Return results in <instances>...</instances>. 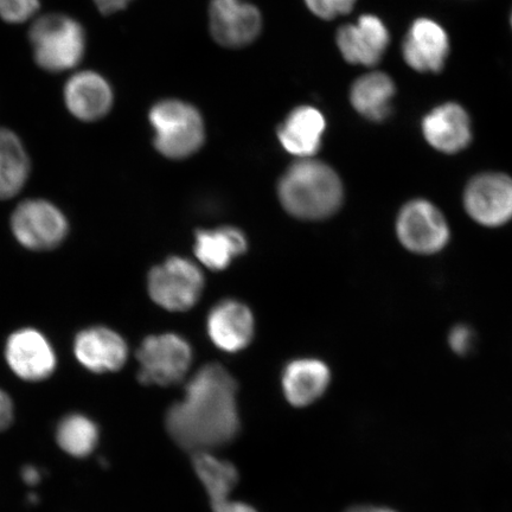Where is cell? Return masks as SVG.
I'll return each instance as SVG.
<instances>
[{
  "label": "cell",
  "instance_id": "8",
  "mask_svg": "<svg viewBox=\"0 0 512 512\" xmlns=\"http://www.w3.org/2000/svg\"><path fill=\"white\" fill-rule=\"evenodd\" d=\"M396 232L403 246L416 254H434L450 240V228L441 211L431 202L414 200L400 211Z\"/></svg>",
  "mask_w": 512,
  "mask_h": 512
},
{
  "label": "cell",
  "instance_id": "21",
  "mask_svg": "<svg viewBox=\"0 0 512 512\" xmlns=\"http://www.w3.org/2000/svg\"><path fill=\"white\" fill-rule=\"evenodd\" d=\"M30 176V158L15 132L0 127V200L15 197Z\"/></svg>",
  "mask_w": 512,
  "mask_h": 512
},
{
  "label": "cell",
  "instance_id": "14",
  "mask_svg": "<svg viewBox=\"0 0 512 512\" xmlns=\"http://www.w3.org/2000/svg\"><path fill=\"white\" fill-rule=\"evenodd\" d=\"M74 355L83 368L94 374L115 373L125 366L128 347L118 332L106 326H92L76 335Z\"/></svg>",
  "mask_w": 512,
  "mask_h": 512
},
{
  "label": "cell",
  "instance_id": "13",
  "mask_svg": "<svg viewBox=\"0 0 512 512\" xmlns=\"http://www.w3.org/2000/svg\"><path fill=\"white\" fill-rule=\"evenodd\" d=\"M390 43L387 25L380 17L363 15L355 24L338 30L337 46L345 60L373 67L382 60Z\"/></svg>",
  "mask_w": 512,
  "mask_h": 512
},
{
  "label": "cell",
  "instance_id": "22",
  "mask_svg": "<svg viewBox=\"0 0 512 512\" xmlns=\"http://www.w3.org/2000/svg\"><path fill=\"white\" fill-rule=\"evenodd\" d=\"M247 241L239 229L224 227L200 230L196 234L195 254L210 270L221 271L246 252Z\"/></svg>",
  "mask_w": 512,
  "mask_h": 512
},
{
  "label": "cell",
  "instance_id": "7",
  "mask_svg": "<svg viewBox=\"0 0 512 512\" xmlns=\"http://www.w3.org/2000/svg\"><path fill=\"white\" fill-rule=\"evenodd\" d=\"M203 275L187 259L170 258L150 272L147 288L153 302L169 311H187L200 299Z\"/></svg>",
  "mask_w": 512,
  "mask_h": 512
},
{
  "label": "cell",
  "instance_id": "15",
  "mask_svg": "<svg viewBox=\"0 0 512 512\" xmlns=\"http://www.w3.org/2000/svg\"><path fill=\"white\" fill-rule=\"evenodd\" d=\"M421 131L434 150L454 155L472 142L469 113L457 102H445L428 112L421 121Z\"/></svg>",
  "mask_w": 512,
  "mask_h": 512
},
{
  "label": "cell",
  "instance_id": "16",
  "mask_svg": "<svg viewBox=\"0 0 512 512\" xmlns=\"http://www.w3.org/2000/svg\"><path fill=\"white\" fill-rule=\"evenodd\" d=\"M64 100L75 118L93 123L111 112L114 94L104 76L87 70L68 80L64 87Z\"/></svg>",
  "mask_w": 512,
  "mask_h": 512
},
{
  "label": "cell",
  "instance_id": "30",
  "mask_svg": "<svg viewBox=\"0 0 512 512\" xmlns=\"http://www.w3.org/2000/svg\"><path fill=\"white\" fill-rule=\"evenodd\" d=\"M132 0H94L96 8L102 15H113L115 12L124 10Z\"/></svg>",
  "mask_w": 512,
  "mask_h": 512
},
{
  "label": "cell",
  "instance_id": "18",
  "mask_svg": "<svg viewBox=\"0 0 512 512\" xmlns=\"http://www.w3.org/2000/svg\"><path fill=\"white\" fill-rule=\"evenodd\" d=\"M325 126L324 115L317 108L298 107L279 127L278 138L291 155L302 159L311 158L322 146Z\"/></svg>",
  "mask_w": 512,
  "mask_h": 512
},
{
  "label": "cell",
  "instance_id": "11",
  "mask_svg": "<svg viewBox=\"0 0 512 512\" xmlns=\"http://www.w3.org/2000/svg\"><path fill=\"white\" fill-rule=\"evenodd\" d=\"M209 17L211 35L227 48L248 46L262 28L259 10L242 0H211Z\"/></svg>",
  "mask_w": 512,
  "mask_h": 512
},
{
  "label": "cell",
  "instance_id": "20",
  "mask_svg": "<svg viewBox=\"0 0 512 512\" xmlns=\"http://www.w3.org/2000/svg\"><path fill=\"white\" fill-rule=\"evenodd\" d=\"M396 93L395 83L386 73L374 72L361 76L351 87L352 107L371 121L386 120L392 112Z\"/></svg>",
  "mask_w": 512,
  "mask_h": 512
},
{
  "label": "cell",
  "instance_id": "6",
  "mask_svg": "<svg viewBox=\"0 0 512 512\" xmlns=\"http://www.w3.org/2000/svg\"><path fill=\"white\" fill-rule=\"evenodd\" d=\"M16 240L30 251L46 252L59 247L68 235V221L62 211L46 200H27L11 216Z\"/></svg>",
  "mask_w": 512,
  "mask_h": 512
},
{
  "label": "cell",
  "instance_id": "1",
  "mask_svg": "<svg viewBox=\"0 0 512 512\" xmlns=\"http://www.w3.org/2000/svg\"><path fill=\"white\" fill-rule=\"evenodd\" d=\"M238 383L220 364H208L185 387L183 401L176 402L165 416L172 440L192 453L209 452L226 446L241 430Z\"/></svg>",
  "mask_w": 512,
  "mask_h": 512
},
{
  "label": "cell",
  "instance_id": "26",
  "mask_svg": "<svg viewBox=\"0 0 512 512\" xmlns=\"http://www.w3.org/2000/svg\"><path fill=\"white\" fill-rule=\"evenodd\" d=\"M357 0H305L312 14L322 19H334L349 14Z\"/></svg>",
  "mask_w": 512,
  "mask_h": 512
},
{
  "label": "cell",
  "instance_id": "27",
  "mask_svg": "<svg viewBox=\"0 0 512 512\" xmlns=\"http://www.w3.org/2000/svg\"><path fill=\"white\" fill-rule=\"evenodd\" d=\"M473 341H475V336L465 325H457L448 336V344L452 351L460 356L469 354L473 347Z\"/></svg>",
  "mask_w": 512,
  "mask_h": 512
},
{
  "label": "cell",
  "instance_id": "10",
  "mask_svg": "<svg viewBox=\"0 0 512 512\" xmlns=\"http://www.w3.org/2000/svg\"><path fill=\"white\" fill-rule=\"evenodd\" d=\"M5 361L18 379L48 380L55 373L57 357L47 337L35 329L14 332L5 345Z\"/></svg>",
  "mask_w": 512,
  "mask_h": 512
},
{
  "label": "cell",
  "instance_id": "9",
  "mask_svg": "<svg viewBox=\"0 0 512 512\" xmlns=\"http://www.w3.org/2000/svg\"><path fill=\"white\" fill-rule=\"evenodd\" d=\"M464 206L482 226H503L512 219V178L501 172L476 176L467 184Z\"/></svg>",
  "mask_w": 512,
  "mask_h": 512
},
{
  "label": "cell",
  "instance_id": "33",
  "mask_svg": "<svg viewBox=\"0 0 512 512\" xmlns=\"http://www.w3.org/2000/svg\"><path fill=\"white\" fill-rule=\"evenodd\" d=\"M510 23H511V28H512V12H511Z\"/></svg>",
  "mask_w": 512,
  "mask_h": 512
},
{
  "label": "cell",
  "instance_id": "2",
  "mask_svg": "<svg viewBox=\"0 0 512 512\" xmlns=\"http://www.w3.org/2000/svg\"><path fill=\"white\" fill-rule=\"evenodd\" d=\"M284 208L302 220H323L334 215L343 201V185L329 165L311 158L300 159L279 183Z\"/></svg>",
  "mask_w": 512,
  "mask_h": 512
},
{
  "label": "cell",
  "instance_id": "17",
  "mask_svg": "<svg viewBox=\"0 0 512 512\" xmlns=\"http://www.w3.org/2000/svg\"><path fill=\"white\" fill-rule=\"evenodd\" d=\"M211 341L223 351L238 352L248 347L254 336V318L246 305L226 300L216 305L208 318Z\"/></svg>",
  "mask_w": 512,
  "mask_h": 512
},
{
  "label": "cell",
  "instance_id": "32",
  "mask_svg": "<svg viewBox=\"0 0 512 512\" xmlns=\"http://www.w3.org/2000/svg\"><path fill=\"white\" fill-rule=\"evenodd\" d=\"M345 512H398L390 508L370 507V505H356Z\"/></svg>",
  "mask_w": 512,
  "mask_h": 512
},
{
  "label": "cell",
  "instance_id": "19",
  "mask_svg": "<svg viewBox=\"0 0 512 512\" xmlns=\"http://www.w3.org/2000/svg\"><path fill=\"white\" fill-rule=\"evenodd\" d=\"M331 374L328 366L313 358L288 363L283 374L285 398L294 407H306L322 398Z\"/></svg>",
  "mask_w": 512,
  "mask_h": 512
},
{
  "label": "cell",
  "instance_id": "28",
  "mask_svg": "<svg viewBox=\"0 0 512 512\" xmlns=\"http://www.w3.org/2000/svg\"><path fill=\"white\" fill-rule=\"evenodd\" d=\"M15 419V406L10 395L0 389V432L8 430Z\"/></svg>",
  "mask_w": 512,
  "mask_h": 512
},
{
  "label": "cell",
  "instance_id": "24",
  "mask_svg": "<svg viewBox=\"0 0 512 512\" xmlns=\"http://www.w3.org/2000/svg\"><path fill=\"white\" fill-rule=\"evenodd\" d=\"M192 466L210 497V502L226 499L239 482V472L233 464L211 456L209 452L192 453Z\"/></svg>",
  "mask_w": 512,
  "mask_h": 512
},
{
  "label": "cell",
  "instance_id": "29",
  "mask_svg": "<svg viewBox=\"0 0 512 512\" xmlns=\"http://www.w3.org/2000/svg\"><path fill=\"white\" fill-rule=\"evenodd\" d=\"M211 508L214 512H258L251 505L229 501V499H222V501L211 502Z\"/></svg>",
  "mask_w": 512,
  "mask_h": 512
},
{
  "label": "cell",
  "instance_id": "3",
  "mask_svg": "<svg viewBox=\"0 0 512 512\" xmlns=\"http://www.w3.org/2000/svg\"><path fill=\"white\" fill-rule=\"evenodd\" d=\"M29 41L37 66L49 73L72 69L86 53V31L75 18L48 14L31 25Z\"/></svg>",
  "mask_w": 512,
  "mask_h": 512
},
{
  "label": "cell",
  "instance_id": "23",
  "mask_svg": "<svg viewBox=\"0 0 512 512\" xmlns=\"http://www.w3.org/2000/svg\"><path fill=\"white\" fill-rule=\"evenodd\" d=\"M99 439V427L87 415L73 413L64 416L56 428L57 445L70 457L91 456Z\"/></svg>",
  "mask_w": 512,
  "mask_h": 512
},
{
  "label": "cell",
  "instance_id": "5",
  "mask_svg": "<svg viewBox=\"0 0 512 512\" xmlns=\"http://www.w3.org/2000/svg\"><path fill=\"white\" fill-rule=\"evenodd\" d=\"M138 380L145 386H171L184 379L191 366L192 351L185 339L174 334L150 336L137 351Z\"/></svg>",
  "mask_w": 512,
  "mask_h": 512
},
{
  "label": "cell",
  "instance_id": "12",
  "mask_svg": "<svg viewBox=\"0 0 512 512\" xmlns=\"http://www.w3.org/2000/svg\"><path fill=\"white\" fill-rule=\"evenodd\" d=\"M447 31L431 18H416L402 44L403 60L415 72L439 73L450 54Z\"/></svg>",
  "mask_w": 512,
  "mask_h": 512
},
{
  "label": "cell",
  "instance_id": "25",
  "mask_svg": "<svg viewBox=\"0 0 512 512\" xmlns=\"http://www.w3.org/2000/svg\"><path fill=\"white\" fill-rule=\"evenodd\" d=\"M41 0H0V18L10 24L29 21L40 9Z\"/></svg>",
  "mask_w": 512,
  "mask_h": 512
},
{
  "label": "cell",
  "instance_id": "31",
  "mask_svg": "<svg viewBox=\"0 0 512 512\" xmlns=\"http://www.w3.org/2000/svg\"><path fill=\"white\" fill-rule=\"evenodd\" d=\"M22 477L24 479V482L28 485H36L37 483H40L42 473L40 470L37 469L35 466H27L24 467L22 471Z\"/></svg>",
  "mask_w": 512,
  "mask_h": 512
},
{
  "label": "cell",
  "instance_id": "4",
  "mask_svg": "<svg viewBox=\"0 0 512 512\" xmlns=\"http://www.w3.org/2000/svg\"><path fill=\"white\" fill-rule=\"evenodd\" d=\"M149 117L155 130L153 143L160 155L183 159L201 149L206 131L194 106L176 99L162 100L151 108Z\"/></svg>",
  "mask_w": 512,
  "mask_h": 512
}]
</instances>
